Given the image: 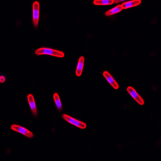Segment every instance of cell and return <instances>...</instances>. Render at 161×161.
<instances>
[{"label": "cell", "instance_id": "obj_11", "mask_svg": "<svg viewBox=\"0 0 161 161\" xmlns=\"http://www.w3.org/2000/svg\"><path fill=\"white\" fill-rule=\"evenodd\" d=\"M53 98L57 109L59 111H61L62 110V104L59 95L57 93H54L53 95Z\"/></svg>", "mask_w": 161, "mask_h": 161}, {"label": "cell", "instance_id": "obj_1", "mask_svg": "<svg viewBox=\"0 0 161 161\" xmlns=\"http://www.w3.org/2000/svg\"><path fill=\"white\" fill-rule=\"evenodd\" d=\"M35 54L37 55H49L53 56L62 58L64 57V53L62 52L48 48H41L36 50Z\"/></svg>", "mask_w": 161, "mask_h": 161}, {"label": "cell", "instance_id": "obj_3", "mask_svg": "<svg viewBox=\"0 0 161 161\" xmlns=\"http://www.w3.org/2000/svg\"><path fill=\"white\" fill-rule=\"evenodd\" d=\"M40 4L36 1L33 4V22L35 27L38 26L39 20Z\"/></svg>", "mask_w": 161, "mask_h": 161}, {"label": "cell", "instance_id": "obj_14", "mask_svg": "<svg viewBox=\"0 0 161 161\" xmlns=\"http://www.w3.org/2000/svg\"><path fill=\"white\" fill-rule=\"evenodd\" d=\"M123 1H125L124 0H121V1H119V0H114V3H117L118 2H123Z\"/></svg>", "mask_w": 161, "mask_h": 161}, {"label": "cell", "instance_id": "obj_4", "mask_svg": "<svg viewBox=\"0 0 161 161\" xmlns=\"http://www.w3.org/2000/svg\"><path fill=\"white\" fill-rule=\"evenodd\" d=\"M11 129L13 131L17 132L25 136L28 138H32L34 137L32 133L23 127L18 125H13L11 126Z\"/></svg>", "mask_w": 161, "mask_h": 161}, {"label": "cell", "instance_id": "obj_10", "mask_svg": "<svg viewBox=\"0 0 161 161\" xmlns=\"http://www.w3.org/2000/svg\"><path fill=\"white\" fill-rule=\"evenodd\" d=\"M122 9H122L121 5H118L114 7V8L110 9L108 11L106 12L105 13V15L107 16L113 15L114 14L120 12L122 11Z\"/></svg>", "mask_w": 161, "mask_h": 161}, {"label": "cell", "instance_id": "obj_2", "mask_svg": "<svg viewBox=\"0 0 161 161\" xmlns=\"http://www.w3.org/2000/svg\"><path fill=\"white\" fill-rule=\"evenodd\" d=\"M62 117L64 119L68 122L69 123L71 124L77 126L79 128L85 129L86 128V126H87L86 123L74 119V118L71 117L70 116L66 115V114H63Z\"/></svg>", "mask_w": 161, "mask_h": 161}, {"label": "cell", "instance_id": "obj_13", "mask_svg": "<svg viewBox=\"0 0 161 161\" xmlns=\"http://www.w3.org/2000/svg\"><path fill=\"white\" fill-rule=\"evenodd\" d=\"M5 81V77L3 76H1V77H0V82H1V83H4Z\"/></svg>", "mask_w": 161, "mask_h": 161}, {"label": "cell", "instance_id": "obj_6", "mask_svg": "<svg viewBox=\"0 0 161 161\" xmlns=\"http://www.w3.org/2000/svg\"><path fill=\"white\" fill-rule=\"evenodd\" d=\"M27 98L31 110H32L33 115L35 117H36L37 115V109L34 96L32 94H30L28 95Z\"/></svg>", "mask_w": 161, "mask_h": 161}, {"label": "cell", "instance_id": "obj_9", "mask_svg": "<svg viewBox=\"0 0 161 161\" xmlns=\"http://www.w3.org/2000/svg\"><path fill=\"white\" fill-rule=\"evenodd\" d=\"M141 3V1L140 0H135V1H128V2H124L122 3L121 6L122 9H127L138 6Z\"/></svg>", "mask_w": 161, "mask_h": 161}, {"label": "cell", "instance_id": "obj_5", "mask_svg": "<svg viewBox=\"0 0 161 161\" xmlns=\"http://www.w3.org/2000/svg\"><path fill=\"white\" fill-rule=\"evenodd\" d=\"M127 91L130 94V95L133 97V98L136 101H137V102L139 103V104L142 105L144 104L143 99L141 98L140 96L138 94L133 88L131 87H129L127 88Z\"/></svg>", "mask_w": 161, "mask_h": 161}, {"label": "cell", "instance_id": "obj_12", "mask_svg": "<svg viewBox=\"0 0 161 161\" xmlns=\"http://www.w3.org/2000/svg\"><path fill=\"white\" fill-rule=\"evenodd\" d=\"M93 2L94 5H110L114 3V1L113 0H95Z\"/></svg>", "mask_w": 161, "mask_h": 161}, {"label": "cell", "instance_id": "obj_7", "mask_svg": "<svg viewBox=\"0 0 161 161\" xmlns=\"http://www.w3.org/2000/svg\"><path fill=\"white\" fill-rule=\"evenodd\" d=\"M104 76L105 77V78H106V80L108 81V82L110 83V84L113 87L114 89H118L119 88V86L117 83V82H116L115 80L114 79L113 77L112 76L111 74H110L108 72L105 71L103 73Z\"/></svg>", "mask_w": 161, "mask_h": 161}, {"label": "cell", "instance_id": "obj_8", "mask_svg": "<svg viewBox=\"0 0 161 161\" xmlns=\"http://www.w3.org/2000/svg\"><path fill=\"white\" fill-rule=\"evenodd\" d=\"M84 61V57H80L79 60H78L76 70V74L77 76L79 77L82 75V71L83 70Z\"/></svg>", "mask_w": 161, "mask_h": 161}]
</instances>
